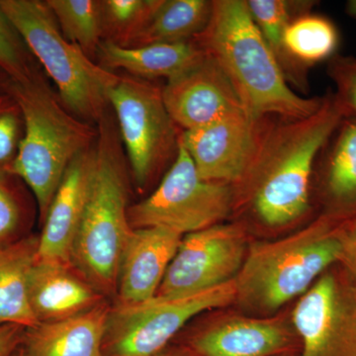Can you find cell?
<instances>
[{"instance_id":"7a4b0ae2","label":"cell","mask_w":356,"mask_h":356,"mask_svg":"<svg viewBox=\"0 0 356 356\" xmlns=\"http://www.w3.org/2000/svg\"><path fill=\"white\" fill-rule=\"evenodd\" d=\"M194 40L221 65L250 120L306 118L322 106L325 96L303 97L287 83L247 0H214L207 27Z\"/></svg>"},{"instance_id":"e575fe53","label":"cell","mask_w":356,"mask_h":356,"mask_svg":"<svg viewBox=\"0 0 356 356\" xmlns=\"http://www.w3.org/2000/svg\"><path fill=\"white\" fill-rule=\"evenodd\" d=\"M156 356H191L188 353H184V351H163L159 355Z\"/></svg>"},{"instance_id":"9a60e30c","label":"cell","mask_w":356,"mask_h":356,"mask_svg":"<svg viewBox=\"0 0 356 356\" xmlns=\"http://www.w3.org/2000/svg\"><path fill=\"white\" fill-rule=\"evenodd\" d=\"M95 161L93 146L70 163L44 218L37 259L72 264V247L86 209Z\"/></svg>"},{"instance_id":"484cf974","label":"cell","mask_w":356,"mask_h":356,"mask_svg":"<svg viewBox=\"0 0 356 356\" xmlns=\"http://www.w3.org/2000/svg\"><path fill=\"white\" fill-rule=\"evenodd\" d=\"M161 3V0H102L103 42L132 46Z\"/></svg>"},{"instance_id":"277c9868","label":"cell","mask_w":356,"mask_h":356,"mask_svg":"<svg viewBox=\"0 0 356 356\" xmlns=\"http://www.w3.org/2000/svg\"><path fill=\"white\" fill-rule=\"evenodd\" d=\"M6 90L17 103L24 134L8 172L29 187L44 222L65 172L79 154L95 146L97 127L65 107L43 70Z\"/></svg>"},{"instance_id":"3957f363","label":"cell","mask_w":356,"mask_h":356,"mask_svg":"<svg viewBox=\"0 0 356 356\" xmlns=\"http://www.w3.org/2000/svg\"><path fill=\"white\" fill-rule=\"evenodd\" d=\"M96 127L95 168L72 264L107 298L116 296L122 254L134 231L128 219L131 173L111 109Z\"/></svg>"},{"instance_id":"836d02e7","label":"cell","mask_w":356,"mask_h":356,"mask_svg":"<svg viewBox=\"0 0 356 356\" xmlns=\"http://www.w3.org/2000/svg\"><path fill=\"white\" fill-rule=\"evenodd\" d=\"M10 81V79L0 70V91L6 90L7 86H8Z\"/></svg>"},{"instance_id":"d6a6232c","label":"cell","mask_w":356,"mask_h":356,"mask_svg":"<svg viewBox=\"0 0 356 356\" xmlns=\"http://www.w3.org/2000/svg\"><path fill=\"white\" fill-rule=\"evenodd\" d=\"M346 13L356 20V0H350L346 3Z\"/></svg>"},{"instance_id":"6da1fadb","label":"cell","mask_w":356,"mask_h":356,"mask_svg":"<svg viewBox=\"0 0 356 356\" xmlns=\"http://www.w3.org/2000/svg\"><path fill=\"white\" fill-rule=\"evenodd\" d=\"M346 118L334 93L306 118L266 116L257 121L254 149L242 177L233 185V211L247 212L268 229H282L312 210L318 154Z\"/></svg>"},{"instance_id":"8992f818","label":"cell","mask_w":356,"mask_h":356,"mask_svg":"<svg viewBox=\"0 0 356 356\" xmlns=\"http://www.w3.org/2000/svg\"><path fill=\"white\" fill-rule=\"evenodd\" d=\"M65 107L97 125L110 109L108 93L119 74L104 69L65 38L46 0H0Z\"/></svg>"},{"instance_id":"5b68a950","label":"cell","mask_w":356,"mask_h":356,"mask_svg":"<svg viewBox=\"0 0 356 356\" xmlns=\"http://www.w3.org/2000/svg\"><path fill=\"white\" fill-rule=\"evenodd\" d=\"M339 222L321 215L280 240L248 245L234 280L236 301L250 310L268 313L308 291L330 267L339 264Z\"/></svg>"},{"instance_id":"cb8c5ba5","label":"cell","mask_w":356,"mask_h":356,"mask_svg":"<svg viewBox=\"0 0 356 356\" xmlns=\"http://www.w3.org/2000/svg\"><path fill=\"white\" fill-rule=\"evenodd\" d=\"M339 42L334 22L312 11L293 18L283 35V44L289 57L308 70L336 55Z\"/></svg>"},{"instance_id":"7402d4cb","label":"cell","mask_w":356,"mask_h":356,"mask_svg":"<svg viewBox=\"0 0 356 356\" xmlns=\"http://www.w3.org/2000/svg\"><path fill=\"white\" fill-rule=\"evenodd\" d=\"M247 6L252 20L259 28L287 83L307 92L309 89V70L289 57L283 44V35L290 21L301 14L311 13L316 2L247 0Z\"/></svg>"},{"instance_id":"1f68e13d","label":"cell","mask_w":356,"mask_h":356,"mask_svg":"<svg viewBox=\"0 0 356 356\" xmlns=\"http://www.w3.org/2000/svg\"><path fill=\"white\" fill-rule=\"evenodd\" d=\"M26 331L22 325H0V356H13L24 343Z\"/></svg>"},{"instance_id":"ba28073f","label":"cell","mask_w":356,"mask_h":356,"mask_svg":"<svg viewBox=\"0 0 356 356\" xmlns=\"http://www.w3.org/2000/svg\"><path fill=\"white\" fill-rule=\"evenodd\" d=\"M236 300L235 281L194 294L156 296L133 305L111 306L102 356H156L189 321Z\"/></svg>"},{"instance_id":"44dd1931","label":"cell","mask_w":356,"mask_h":356,"mask_svg":"<svg viewBox=\"0 0 356 356\" xmlns=\"http://www.w3.org/2000/svg\"><path fill=\"white\" fill-rule=\"evenodd\" d=\"M38 252V236L0 247V325L32 329L39 325L28 295V282Z\"/></svg>"},{"instance_id":"d6986e66","label":"cell","mask_w":356,"mask_h":356,"mask_svg":"<svg viewBox=\"0 0 356 356\" xmlns=\"http://www.w3.org/2000/svg\"><path fill=\"white\" fill-rule=\"evenodd\" d=\"M107 302L74 317L41 323L26 331L23 348L27 356H102Z\"/></svg>"},{"instance_id":"8fae6325","label":"cell","mask_w":356,"mask_h":356,"mask_svg":"<svg viewBox=\"0 0 356 356\" xmlns=\"http://www.w3.org/2000/svg\"><path fill=\"white\" fill-rule=\"evenodd\" d=\"M300 356H356V287L348 274L325 271L293 311Z\"/></svg>"},{"instance_id":"f1b7e54d","label":"cell","mask_w":356,"mask_h":356,"mask_svg":"<svg viewBox=\"0 0 356 356\" xmlns=\"http://www.w3.org/2000/svg\"><path fill=\"white\" fill-rule=\"evenodd\" d=\"M327 72L336 86L334 95L346 118L356 119V58L337 53L327 60Z\"/></svg>"},{"instance_id":"7c38bea8","label":"cell","mask_w":356,"mask_h":356,"mask_svg":"<svg viewBox=\"0 0 356 356\" xmlns=\"http://www.w3.org/2000/svg\"><path fill=\"white\" fill-rule=\"evenodd\" d=\"M163 96L168 114L181 131L243 113L229 77L206 51L191 67L166 81Z\"/></svg>"},{"instance_id":"d590c367","label":"cell","mask_w":356,"mask_h":356,"mask_svg":"<svg viewBox=\"0 0 356 356\" xmlns=\"http://www.w3.org/2000/svg\"><path fill=\"white\" fill-rule=\"evenodd\" d=\"M13 356H27V355H26V351L24 348H23V346H20V348L16 350V353H14Z\"/></svg>"},{"instance_id":"4fadbf2b","label":"cell","mask_w":356,"mask_h":356,"mask_svg":"<svg viewBox=\"0 0 356 356\" xmlns=\"http://www.w3.org/2000/svg\"><path fill=\"white\" fill-rule=\"evenodd\" d=\"M257 121L245 114L181 131L180 144L191 156L199 177L234 185L242 177L254 149Z\"/></svg>"},{"instance_id":"9c48e42d","label":"cell","mask_w":356,"mask_h":356,"mask_svg":"<svg viewBox=\"0 0 356 356\" xmlns=\"http://www.w3.org/2000/svg\"><path fill=\"white\" fill-rule=\"evenodd\" d=\"M233 185L199 177L182 145L177 158L147 198L129 207L133 229L159 227L185 236L221 224L233 211Z\"/></svg>"},{"instance_id":"4316f807","label":"cell","mask_w":356,"mask_h":356,"mask_svg":"<svg viewBox=\"0 0 356 356\" xmlns=\"http://www.w3.org/2000/svg\"><path fill=\"white\" fill-rule=\"evenodd\" d=\"M41 69L24 39L0 6V70L10 81L21 83Z\"/></svg>"},{"instance_id":"e0dca14e","label":"cell","mask_w":356,"mask_h":356,"mask_svg":"<svg viewBox=\"0 0 356 356\" xmlns=\"http://www.w3.org/2000/svg\"><path fill=\"white\" fill-rule=\"evenodd\" d=\"M291 336L270 318L236 317L218 323L189 339L191 356H274L287 350Z\"/></svg>"},{"instance_id":"5bb4252c","label":"cell","mask_w":356,"mask_h":356,"mask_svg":"<svg viewBox=\"0 0 356 356\" xmlns=\"http://www.w3.org/2000/svg\"><path fill=\"white\" fill-rule=\"evenodd\" d=\"M182 238L159 227L134 229L122 254L115 304L133 305L156 297Z\"/></svg>"},{"instance_id":"603a6c76","label":"cell","mask_w":356,"mask_h":356,"mask_svg":"<svg viewBox=\"0 0 356 356\" xmlns=\"http://www.w3.org/2000/svg\"><path fill=\"white\" fill-rule=\"evenodd\" d=\"M212 6L209 0H161L153 18L131 47L192 41L207 27Z\"/></svg>"},{"instance_id":"2e32d148","label":"cell","mask_w":356,"mask_h":356,"mask_svg":"<svg viewBox=\"0 0 356 356\" xmlns=\"http://www.w3.org/2000/svg\"><path fill=\"white\" fill-rule=\"evenodd\" d=\"M28 295L39 324L74 317L106 302L72 264L39 259L30 273Z\"/></svg>"},{"instance_id":"4dcf8cb0","label":"cell","mask_w":356,"mask_h":356,"mask_svg":"<svg viewBox=\"0 0 356 356\" xmlns=\"http://www.w3.org/2000/svg\"><path fill=\"white\" fill-rule=\"evenodd\" d=\"M336 236L339 243V264L356 287V216L339 222Z\"/></svg>"},{"instance_id":"ffe728a7","label":"cell","mask_w":356,"mask_h":356,"mask_svg":"<svg viewBox=\"0 0 356 356\" xmlns=\"http://www.w3.org/2000/svg\"><path fill=\"white\" fill-rule=\"evenodd\" d=\"M204 53L195 40L139 47L102 42L96 58L98 65L110 72L123 70L130 76L146 81L161 77L168 81L193 65Z\"/></svg>"},{"instance_id":"83f0119b","label":"cell","mask_w":356,"mask_h":356,"mask_svg":"<svg viewBox=\"0 0 356 356\" xmlns=\"http://www.w3.org/2000/svg\"><path fill=\"white\" fill-rule=\"evenodd\" d=\"M24 134V122L17 103L7 90L0 91V170L8 172Z\"/></svg>"},{"instance_id":"ac0fdd59","label":"cell","mask_w":356,"mask_h":356,"mask_svg":"<svg viewBox=\"0 0 356 356\" xmlns=\"http://www.w3.org/2000/svg\"><path fill=\"white\" fill-rule=\"evenodd\" d=\"M316 168L322 215L343 221L356 216V119L344 118L323 147Z\"/></svg>"},{"instance_id":"30bf717a","label":"cell","mask_w":356,"mask_h":356,"mask_svg":"<svg viewBox=\"0 0 356 356\" xmlns=\"http://www.w3.org/2000/svg\"><path fill=\"white\" fill-rule=\"evenodd\" d=\"M248 250L240 224H217L184 236L156 296L194 294L235 280Z\"/></svg>"},{"instance_id":"d4e9b609","label":"cell","mask_w":356,"mask_h":356,"mask_svg":"<svg viewBox=\"0 0 356 356\" xmlns=\"http://www.w3.org/2000/svg\"><path fill=\"white\" fill-rule=\"evenodd\" d=\"M63 35L90 58L102 44V0H46Z\"/></svg>"},{"instance_id":"f546056e","label":"cell","mask_w":356,"mask_h":356,"mask_svg":"<svg viewBox=\"0 0 356 356\" xmlns=\"http://www.w3.org/2000/svg\"><path fill=\"white\" fill-rule=\"evenodd\" d=\"M13 177L7 170H0V247L13 242L24 217L19 194L11 180Z\"/></svg>"},{"instance_id":"52a82bcc","label":"cell","mask_w":356,"mask_h":356,"mask_svg":"<svg viewBox=\"0 0 356 356\" xmlns=\"http://www.w3.org/2000/svg\"><path fill=\"white\" fill-rule=\"evenodd\" d=\"M136 188L144 192L177 158L181 130L163 102V88L146 79L119 76L108 93Z\"/></svg>"}]
</instances>
